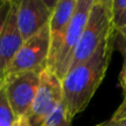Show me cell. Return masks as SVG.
Segmentation results:
<instances>
[{"instance_id": "1", "label": "cell", "mask_w": 126, "mask_h": 126, "mask_svg": "<svg viewBox=\"0 0 126 126\" xmlns=\"http://www.w3.org/2000/svg\"><path fill=\"white\" fill-rule=\"evenodd\" d=\"M114 41L115 33H113L90 59L71 69L63 78L62 103L70 121L89 105L101 85L111 61Z\"/></svg>"}, {"instance_id": "2", "label": "cell", "mask_w": 126, "mask_h": 126, "mask_svg": "<svg viewBox=\"0 0 126 126\" xmlns=\"http://www.w3.org/2000/svg\"><path fill=\"white\" fill-rule=\"evenodd\" d=\"M113 33L112 0H94L69 71L90 59Z\"/></svg>"}, {"instance_id": "3", "label": "cell", "mask_w": 126, "mask_h": 126, "mask_svg": "<svg viewBox=\"0 0 126 126\" xmlns=\"http://www.w3.org/2000/svg\"><path fill=\"white\" fill-rule=\"evenodd\" d=\"M50 52L49 24L41 31L23 41L7 71L4 82L27 72H42L48 67Z\"/></svg>"}, {"instance_id": "4", "label": "cell", "mask_w": 126, "mask_h": 126, "mask_svg": "<svg viewBox=\"0 0 126 126\" xmlns=\"http://www.w3.org/2000/svg\"><path fill=\"white\" fill-rule=\"evenodd\" d=\"M93 2L94 0H76L75 10L70 21L61 49L51 67V71L54 72L55 75L61 81L71 66L76 47L87 22V18L93 6Z\"/></svg>"}, {"instance_id": "5", "label": "cell", "mask_w": 126, "mask_h": 126, "mask_svg": "<svg viewBox=\"0 0 126 126\" xmlns=\"http://www.w3.org/2000/svg\"><path fill=\"white\" fill-rule=\"evenodd\" d=\"M63 100L62 81L47 67L40 74V83L27 118L30 126H41L46 118L59 106Z\"/></svg>"}, {"instance_id": "6", "label": "cell", "mask_w": 126, "mask_h": 126, "mask_svg": "<svg viewBox=\"0 0 126 126\" xmlns=\"http://www.w3.org/2000/svg\"><path fill=\"white\" fill-rule=\"evenodd\" d=\"M57 1L52 3L44 0L18 1L17 23L23 41L33 37L48 26Z\"/></svg>"}, {"instance_id": "7", "label": "cell", "mask_w": 126, "mask_h": 126, "mask_svg": "<svg viewBox=\"0 0 126 126\" xmlns=\"http://www.w3.org/2000/svg\"><path fill=\"white\" fill-rule=\"evenodd\" d=\"M41 72H27L4 82L8 102L16 117L26 116L34 100Z\"/></svg>"}, {"instance_id": "8", "label": "cell", "mask_w": 126, "mask_h": 126, "mask_svg": "<svg viewBox=\"0 0 126 126\" xmlns=\"http://www.w3.org/2000/svg\"><path fill=\"white\" fill-rule=\"evenodd\" d=\"M75 6L76 0H58L52 11V16L49 22L50 52H49L48 69L50 70L61 49L70 21L75 10Z\"/></svg>"}, {"instance_id": "9", "label": "cell", "mask_w": 126, "mask_h": 126, "mask_svg": "<svg viewBox=\"0 0 126 126\" xmlns=\"http://www.w3.org/2000/svg\"><path fill=\"white\" fill-rule=\"evenodd\" d=\"M17 8L18 1H12L4 28L0 34V80L3 81L11 62L23 43L17 23Z\"/></svg>"}, {"instance_id": "10", "label": "cell", "mask_w": 126, "mask_h": 126, "mask_svg": "<svg viewBox=\"0 0 126 126\" xmlns=\"http://www.w3.org/2000/svg\"><path fill=\"white\" fill-rule=\"evenodd\" d=\"M126 26V0H112V27L118 32Z\"/></svg>"}, {"instance_id": "11", "label": "cell", "mask_w": 126, "mask_h": 126, "mask_svg": "<svg viewBox=\"0 0 126 126\" xmlns=\"http://www.w3.org/2000/svg\"><path fill=\"white\" fill-rule=\"evenodd\" d=\"M17 120L8 102L3 86L0 91V126H15Z\"/></svg>"}, {"instance_id": "12", "label": "cell", "mask_w": 126, "mask_h": 126, "mask_svg": "<svg viewBox=\"0 0 126 126\" xmlns=\"http://www.w3.org/2000/svg\"><path fill=\"white\" fill-rule=\"evenodd\" d=\"M71 122L67 118L65 107L63 103L59 105L48 117L46 118L41 126H71Z\"/></svg>"}, {"instance_id": "13", "label": "cell", "mask_w": 126, "mask_h": 126, "mask_svg": "<svg viewBox=\"0 0 126 126\" xmlns=\"http://www.w3.org/2000/svg\"><path fill=\"white\" fill-rule=\"evenodd\" d=\"M12 0H0V34L4 28L7 18L10 12Z\"/></svg>"}, {"instance_id": "14", "label": "cell", "mask_w": 126, "mask_h": 126, "mask_svg": "<svg viewBox=\"0 0 126 126\" xmlns=\"http://www.w3.org/2000/svg\"><path fill=\"white\" fill-rule=\"evenodd\" d=\"M114 33H115L114 47H116L125 57L126 55V26L122 30L118 31V32H114Z\"/></svg>"}, {"instance_id": "15", "label": "cell", "mask_w": 126, "mask_h": 126, "mask_svg": "<svg viewBox=\"0 0 126 126\" xmlns=\"http://www.w3.org/2000/svg\"><path fill=\"white\" fill-rule=\"evenodd\" d=\"M117 122L118 126H126V103L123 102L122 105L118 107V110L112 116Z\"/></svg>"}, {"instance_id": "16", "label": "cell", "mask_w": 126, "mask_h": 126, "mask_svg": "<svg viewBox=\"0 0 126 126\" xmlns=\"http://www.w3.org/2000/svg\"><path fill=\"white\" fill-rule=\"evenodd\" d=\"M15 126H30V124H29V121L27 118V116H22V117L17 120Z\"/></svg>"}, {"instance_id": "17", "label": "cell", "mask_w": 126, "mask_h": 126, "mask_svg": "<svg viewBox=\"0 0 126 126\" xmlns=\"http://www.w3.org/2000/svg\"><path fill=\"white\" fill-rule=\"evenodd\" d=\"M95 126H118V124H117V122L112 117V118H110L109 121H105V122L101 123V124H97Z\"/></svg>"}, {"instance_id": "18", "label": "cell", "mask_w": 126, "mask_h": 126, "mask_svg": "<svg viewBox=\"0 0 126 126\" xmlns=\"http://www.w3.org/2000/svg\"><path fill=\"white\" fill-rule=\"evenodd\" d=\"M3 86H4V81L3 80H0V91L3 89Z\"/></svg>"}, {"instance_id": "19", "label": "cell", "mask_w": 126, "mask_h": 126, "mask_svg": "<svg viewBox=\"0 0 126 126\" xmlns=\"http://www.w3.org/2000/svg\"><path fill=\"white\" fill-rule=\"evenodd\" d=\"M124 102L126 103V93H125V98H124Z\"/></svg>"}]
</instances>
